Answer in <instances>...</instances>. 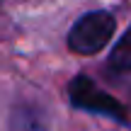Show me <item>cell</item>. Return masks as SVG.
<instances>
[{
  "label": "cell",
  "instance_id": "obj_3",
  "mask_svg": "<svg viewBox=\"0 0 131 131\" xmlns=\"http://www.w3.org/2000/svg\"><path fill=\"white\" fill-rule=\"evenodd\" d=\"M109 66H112L114 70H122V73L131 70V27L126 29V34L117 41L112 56H109Z\"/></svg>",
  "mask_w": 131,
  "mask_h": 131
},
{
  "label": "cell",
  "instance_id": "obj_4",
  "mask_svg": "<svg viewBox=\"0 0 131 131\" xmlns=\"http://www.w3.org/2000/svg\"><path fill=\"white\" fill-rule=\"evenodd\" d=\"M15 131H46L41 112H37L32 107L17 112L15 114Z\"/></svg>",
  "mask_w": 131,
  "mask_h": 131
},
{
  "label": "cell",
  "instance_id": "obj_2",
  "mask_svg": "<svg viewBox=\"0 0 131 131\" xmlns=\"http://www.w3.org/2000/svg\"><path fill=\"white\" fill-rule=\"evenodd\" d=\"M68 92H70V100H73L75 107H83V109H90V112L107 114V117H114V119H119V122H126V109H124L112 95L102 92V90L90 78H85V75H78V78L70 83Z\"/></svg>",
  "mask_w": 131,
  "mask_h": 131
},
{
  "label": "cell",
  "instance_id": "obj_1",
  "mask_svg": "<svg viewBox=\"0 0 131 131\" xmlns=\"http://www.w3.org/2000/svg\"><path fill=\"white\" fill-rule=\"evenodd\" d=\"M114 29H117V22L109 12H104V10L90 12L73 24V29L68 34V46L75 53L92 56V53L104 49V44L114 37Z\"/></svg>",
  "mask_w": 131,
  "mask_h": 131
}]
</instances>
